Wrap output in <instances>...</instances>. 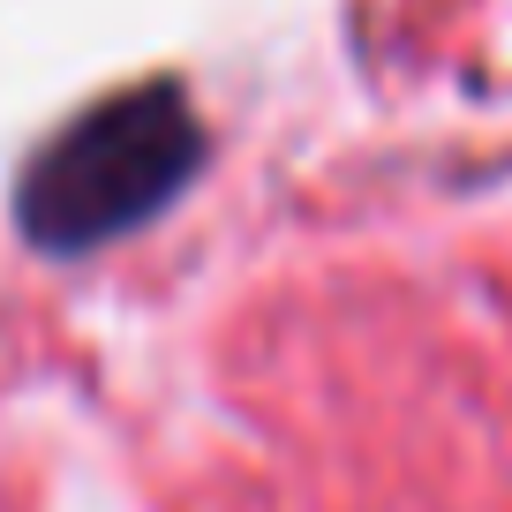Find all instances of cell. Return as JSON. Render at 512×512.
I'll return each instance as SVG.
<instances>
[{
	"instance_id": "1",
	"label": "cell",
	"mask_w": 512,
	"mask_h": 512,
	"mask_svg": "<svg viewBox=\"0 0 512 512\" xmlns=\"http://www.w3.org/2000/svg\"><path fill=\"white\" fill-rule=\"evenodd\" d=\"M196 159H204V128L181 83H128V91L83 106L76 121L38 144L23 166L16 219L38 249L76 256L98 241H121L128 226H144L189 189Z\"/></svg>"
}]
</instances>
